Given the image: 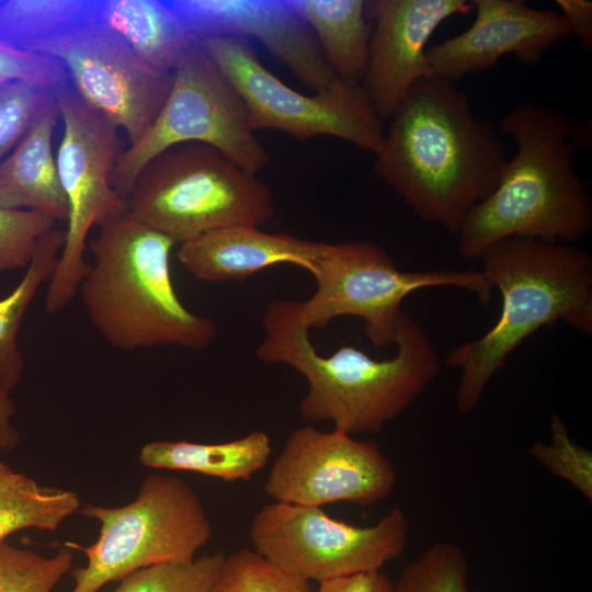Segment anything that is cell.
<instances>
[{"mask_svg":"<svg viewBox=\"0 0 592 592\" xmlns=\"http://www.w3.org/2000/svg\"><path fill=\"white\" fill-rule=\"evenodd\" d=\"M389 121L375 174L421 219L457 235L506 163L498 129L475 115L456 83L433 76L409 90Z\"/></svg>","mask_w":592,"mask_h":592,"instance_id":"obj_1","label":"cell"},{"mask_svg":"<svg viewBox=\"0 0 592 592\" xmlns=\"http://www.w3.org/2000/svg\"><path fill=\"white\" fill-rule=\"evenodd\" d=\"M257 350L264 363L289 365L308 383L299 413L309 422H332L348 434L377 433L403 412L437 377L441 361L426 331L405 315L397 353L375 360L352 345L323 355L300 322L296 301L272 300L262 319Z\"/></svg>","mask_w":592,"mask_h":592,"instance_id":"obj_2","label":"cell"},{"mask_svg":"<svg viewBox=\"0 0 592 592\" xmlns=\"http://www.w3.org/2000/svg\"><path fill=\"white\" fill-rule=\"evenodd\" d=\"M498 129L515 152L492 193L465 216L457 251L478 259L509 238L570 243L592 230L591 195L574 170L573 125L553 106L523 102L508 111Z\"/></svg>","mask_w":592,"mask_h":592,"instance_id":"obj_3","label":"cell"},{"mask_svg":"<svg viewBox=\"0 0 592 592\" xmlns=\"http://www.w3.org/2000/svg\"><path fill=\"white\" fill-rule=\"evenodd\" d=\"M482 275L498 288L497 322L480 338L448 351L445 363L460 371L456 408L467 414L480 402L508 356L545 326L563 321L592 334V257L570 243L509 238L479 258Z\"/></svg>","mask_w":592,"mask_h":592,"instance_id":"obj_4","label":"cell"},{"mask_svg":"<svg viewBox=\"0 0 592 592\" xmlns=\"http://www.w3.org/2000/svg\"><path fill=\"white\" fill-rule=\"evenodd\" d=\"M175 243L128 209L88 242L93 262L78 293L90 323L113 348L202 350L215 340V321L187 309L174 288L170 253Z\"/></svg>","mask_w":592,"mask_h":592,"instance_id":"obj_5","label":"cell"},{"mask_svg":"<svg viewBox=\"0 0 592 592\" xmlns=\"http://www.w3.org/2000/svg\"><path fill=\"white\" fill-rule=\"evenodd\" d=\"M128 196L135 217L177 243L221 228L258 227L274 213L267 185L198 143L173 147L151 160Z\"/></svg>","mask_w":592,"mask_h":592,"instance_id":"obj_6","label":"cell"},{"mask_svg":"<svg viewBox=\"0 0 592 592\" xmlns=\"http://www.w3.org/2000/svg\"><path fill=\"white\" fill-rule=\"evenodd\" d=\"M80 513L98 521L90 546L66 543L88 562L72 570L70 592H98L106 583L157 563L184 562L206 546L213 526L194 489L177 476L151 474L137 497L122 506L88 504Z\"/></svg>","mask_w":592,"mask_h":592,"instance_id":"obj_7","label":"cell"},{"mask_svg":"<svg viewBox=\"0 0 592 592\" xmlns=\"http://www.w3.org/2000/svg\"><path fill=\"white\" fill-rule=\"evenodd\" d=\"M309 273L317 288L306 300L296 301L300 322L310 331L338 317H357L379 349L396 345L402 301L414 291L452 286L487 305L493 289L480 271H401L386 251L367 241H318Z\"/></svg>","mask_w":592,"mask_h":592,"instance_id":"obj_8","label":"cell"},{"mask_svg":"<svg viewBox=\"0 0 592 592\" xmlns=\"http://www.w3.org/2000/svg\"><path fill=\"white\" fill-rule=\"evenodd\" d=\"M190 143L208 145L254 174L270 161L239 94L197 42L172 72L170 91L152 124L119 155L111 174L113 189L129 195L151 160Z\"/></svg>","mask_w":592,"mask_h":592,"instance_id":"obj_9","label":"cell"},{"mask_svg":"<svg viewBox=\"0 0 592 592\" xmlns=\"http://www.w3.org/2000/svg\"><path fill=\"white\" fill-rule=\"evenodd\" d=\"M242 100L251 128L275 129L297 140L330 136L376 155L383 121L361 83L335 77L307 95L272 73L246 39L214 36L197 41Z\"/></svg>","mask_w":592,"mask_h":592,"instance_id":"obj_10","label":"cell"},{"mask_svg":"<svg viewBox=\"0 0 592 592\" xmlns=\"http://www.w3.org/2000/svg\"><path fill=\"white\" fill-rule=\"evenodd\" d=\"M54 94L64 126L56 162L68 216L65 243L45 296L48 315L64 309L78 294L89 269L84 253L90 230L128 209L111 184L123 151L117 127L87 105L71 86Z\"/></svg>","mask_w":592,"mask_h":592,"instance_id":"obj_11","label":"cell"},{"mask_svg":"<svg viewBox=\"0 0 592 592\" xmlns=\"http://www.w3.org/2000/svg\"><path fill=\"white\" fill-rule=\"evenodd\" d=\"M253 550L282 571L321 582L351 573L382 570L405 550L406 512L395 506L376 523L350 524L322 508L271 502L250 524Z\"/></svg>","mask_w":592,"mask_h":592,"instance_id":"obj_12","label":"cell"},{"mask_svg":"<svg viewBox=\"0 0 592 592\" xmlns=\"http://www.w3.org/2000/svg\"><path fill=\"white\" fill-rule=\"evenodd\" d=\"M396 481L394 464L375 442L306 425L286 439L263 490L273 502L367 506L389 497Z\"/></svg>","mask_w":592,"mask_h":592,"instance_id":"obj_13","label":"cell"},{"mask_svg":"<svg viewBox=\"0 0 592 592\" xmlns=\"http://www.w3.org/2000/svg\"><path fill=\"white\" fill-rule=\"evenodd\" d=\"M61 62L71 88L91 109L138 140L161 110L172 72L144 61L107 30L84 22L41 46Z\"/></svg>","mask_w":592,"mask_h":592,"instance_id":"obj_14","label":"cell"},{"mask_svg":"<svg viewBox=\"0 0 592 592\" xmlns=\"http://www.w3.org/2000/svg\"><path fill=\"white\" fill-rule=\"evenodd\" d=\"M473 24L426 49L430 76L453 83L491 69L506 55L537 66L570 35L559 11L535 9L523 0H474Z\"/></svg>","mask_w":592,"mask_h":592,"instance_id":"obj_15","label":"cell"},{"mask_svg":"<svg viewBox=\"0 0 592 592\" xmlns=\"http://www.w3.org/2000/svg\"><path fill=\"white\" fill-rule=\"evenodd\" d=\"M473 11L466 0H377L369 59L361 82L382 121L390 119L409 90L429 77L426 43L447 19Z\"/></svg>","mask_w":592,"mask_h":592,"instance_id":"obj_16","label":"cell"},{"mask_svg":"<svg viewBox=\"0 0 592 592\" xmlns=\"http://www.w3.org/2000/svg\"><path fill=\"white\" fill-rule=\"evenodd\" d=\"M196 39L227 36L259 41L314 91L335 76L289 0H169Z\"/></svg>","mask_w":592,"mask_h":592,"instance_id":"obj_17","label":"cell"},{"mask_svg":"<svg viewBox=\"0 0 592 592\" xmlns=\"http://www.w3.org/2000/svg\"><path fill=\"white\" fill-rule=\"evenodd\" d=\"M318 241L288 234H272L255 226H232L180 243L177 257L195 278L242 282L276 264L289 263L308 271Z\"/></svg>","mask_w":592,"mask_h":592,"instance_id":"obj_18","label":"cell"},{"mask_svg":"<svg viewBox=\"0 0 592 592\" xmlns=\"http://www.w3.org/2000/svg\"><path fill=\"white\" fill-rule=\"evenodd\" d=\"M60 118L54 92L45 100L31 127L0 161V208L33 210L55 220H66L64 194L53 135Z\"/></svg>","mask_w":592,"mask_h":592,"instance_id":"obj_19","label":"cell"},{"mask_svg":"<svg viewBox=\"0 0 592 592\" xmlns=\"http://www.w3.org/2000/svg\"><path fill=\"white\" fill-rule=\"evenodd\" d=\"M88 22L166 72H173L197 42L169 0H90Z\"/></svg>","mask_w":592,"mask_h":592,"instance_id":"obj_20","label":"cell"},{"mask_svg":"<svg viewBox=\"0 0 592 592\" xmlns=\"http://www.w3.org/2000/svg\"><path fill=\"white\" fill-rule=\"evenodd\" d=\"M272 455L269 434L255 430L221 443L152 441L140 448L145 467L191 471L225 482L247 481L263 469Z\"/></svg>","mask_w":592,"mask_h":592,"instance_id":"obj_21","label":"cell"},{"mask_svg":"<svg viewBox=\"0 0 592 592\" xmlns=\"http://www.w3.org/2000/svg\"><path fill=\"white\" fill-rule=\"evenodd\" d=\"M312 32L332 73L361 83L368 65L372 29L363 0H289Z\"/></svg>","mask_w":592,"mask_h":592,"instance_id":"obj_22","label":"cell"},{"mask_svg":"<svg viewBox=\"0 0 592 592\" xmlns=\"http://www.w3.org/2000/svg\"><path fill=\"white\" fill-rule=\"evenodd\" d=\"M65 243V231L44 235L15 288L0 299V386L11 391L20 382L24 361L16 339L23 317L39 287L49 282Z\"/></svg>","mask_w":592,"mask_h":592,"instance_id":"obj_23","label":"cell"},{"mask_svg":"<svg viewBox=\"0 0 592 592\" xmlns=\"http://www.w3.org/2000/svg\"><path fill=\"white\" fill-rule=\"evenodd\" d=\"M80 508L75 491L41 486L0 462V544L24 528L55 531Z\"/></svg>","mask_w":592,"mask_h":592,"instance_id":"obj_24","label":"cell"},{"mask_svg":"<svg viewBox=\"0 0 592 592\" xmlns=\"http://www.w3.org/2000/svg\"><path fill=\"white\" fill-rule=\"evenodd\" d=\"M90 0H1L0 42L19 50L38 48L88 22Z\"/></svg>","mask_w":592,"mask_h":592,"instance_id":"obj_25","label":"cell"},{"mask_svg":"<svg viewBox=\"0 0 592 592\" xmlns=\"http://www.w3.org/2000/svg\"><path fill=\"white\" fill-rule=\"evenodd\" d=\"M225 559L218 551L190 561L148 566L121 579L112 592H208Z\"/></svg>","mask_w":592,"mask_h":592,"instance_id":"obj_26","label":"cell"},{"mask_svg":"<svg viewBox=\"0 0 592 592\" xmlns=\"http://www.w3.org/2000/svg\"><path fill=\"white\" fill-rule=\"evenodd\" d=\"M396 592H470L468 560L454 543L437 542L405 567Z\"/></svg>","mask_w":592,"mask_h":592,"instance_id":"obj_27","label":"cell"},{"mask_svg":"<svg viewBox=\"0 0 592 592\" xmlns=\"http://www.w3.org/2000/svg\"><path fill=\"white\" fill-rule=\"evenodd\" d=\"M73 555L67 546L54 556L0 544V592H52L71 569Z\"/></svg>","mask_w":592,"mask_h":592,"instance_id":"obj_28","label":"cell"},{"mask_svg":"<svg viewBox=\"0 0 592 592\" xmlns=\"http://www.w3.org/2000/svg\"><path fill=\"white\" fill-rule=\"evenodd\" d=\"M208 592H311L308 581L270 563L253 549L243 548L226 557Z\"/></svg>","mask_w":592,"mask_h":592,"instance_id":"obj_29","label":"cell"},{"mask_svg":"<svg viewBox=\"0 0 592 592\" xmlns=\"http://www.w3.org/2000/svg\"><path fill=\"white\" fill-rule=\"evenodd\" d=\"M549 441L536 442L528 448L530 456L551 475L569 482L587 500H592V453L574 443L557 413L549 421Z\"/></svg>","mask_w":592,"mask_h":592,"instance_id":"obj_30","label":"cell"},{"mask_svg":"<svg viewBox=\"0 0 592 592\" xmlns=\"http://www.w3.org/2000/svg\"><path fill=\"white\" fill-rule=\"evenodd\" d=\"M55 223L42 213L0 208V272L27 266L39 240Z\"/></svg>","mask_w":592,"mask_h":592,"instance_id":"obj_31","label":"cell"},{"mask_svg":"<svg viewBox=\"0 0 592 592\" xmlns=\"http://www.w3.org/2000/svg\"><path fill=\"white\" fill-rule=\"evenodd\" d=\"M50 93L25 81L0 82V161L26 134Z\"/></svg>","mask_w":592,"mask_h":592,"instance_id":"obj_32","label":"cell"},{"mask_svg":"<svg viewBox=\"0 0 592 592\" xmlns=\"http://www.w3.org/2000/svg\"><path fill=\"white\" fill-rule=\"evenodd\" d=\"M25 81L55 92L69 84L66 69L57 59L15 49L0 42V82Z\"/></svg>","mask_w":592,"mask_h":592,"instance_id":"obj_33","label":"cell"},{"mask_svg":"<svg viewBox=\"0 0 592 592\" xmlns=\"http://www.w3.org/2000/svg\"><path fill=\"white\" fill-rule=\"evenodd\" d=\"M317 592H396L395 584L382 570H369L319 582Z\"/></svg>","mask_w":592,"mask_h":592,"instance_id":"obj_34","label":"cell"},{"mask_svg":"<svg viewBox=\"0 0 592 592\" xmlns=\"http://www.w3.org/2000/svg\"><path fill=\"white\" fill-rule=\"evenodd\" d=\"M570 35L580 42L584 50L592 48V2L583 0H556Z\"/></svg>","mask_w":592,"mask_h":592,"instance_id":"obj_35","label":"cell"},{"mask_svg":"<svg viewBox=\"0 0 592 592\" xmlns=\"http://www.w3.org/2000/svg\"><path fill=\"white\" fill-rule=\"evenodd\" d=\"M14 413L15 405L10 391L0 386V452H11L20 442V434L11 423Z\"/></svg>","mask_w":592,"mask_h":592,"instance_id":"obj_36","label":"cell"},{"mask_svg":"<svg viewBox=\"0 0 592 592\" xmlns=\"http://www.w3.org/2000/svg\"><path fill=\"white\" fill-rule=\"evenodd\" d=\"M0 2H1V0H0Z\"/></svg>","mask_w":592,"mask_h":592,"instance_id":"obj_37","label":"cell"}]
</instances>
